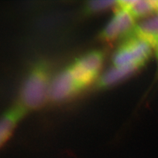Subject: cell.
<instances>
[{
	"label": "cell",
	"instance_id": "6da1fadb",
	"mask_svg": "<svg viewBox=\"0 0 158 158\" xmlns=\"http://www.w3.org/2000/svg\"><path fill=\"white\" fill-rule=\"evenodd\" d=\"M51 72L45 62L34 64L29 72L21 92V104L27 110H38L48 98Z\"/></svg>",
	"mask_w": 158,
	"mask_h": 158
},
{
	"label": "cell",
	"instance_id": "7a4b0ae2",
	"mask_svg": "<svg viewBox=\"0 0 158 158\" xmlns=\"http://www.w3.org/2000/svg\"><path fill=\"white\" fill-rule=\"evenodd\" d=\"M153 49L154 48L151 42L134 32L125 38L115 51L113 65H135L142 68L150 58Z\"/></svg>",
	"mask_w": 158,
	"mask_h": 158
},
{
	"label": "cell",
	"instance_id": "3957f363",
	"mask_svg": "<svg viewBox=\"0 0 158 158\" xmlns=\"http://www.w3.org/2000/svg\"><path fill=\"white\" fill-rule=\"evenodd\" d=\"M117 6L114 16L100 35L102 40L107 42L123 38L125 39L134 34L135 30V18L127 9L117 4Z\"/></svg>",
	"mask_w": 158,
	"mask_h": 158
},
{
	"label": "cell",
	"instance_id": "277c9868",
	"mask_svg": "<svg viewBox=\"0 0 158 158\" xmlns=\"http://www.w3.org/2000/svg\"><path fill=\"white\" fill-rule=\"evenodd\" d=\"M80 91L69 66L51 81L48 98L53 102H62Z\"/></svg>",
	"mask_w": 158,
	"mask_h": 158
},
{
	"label": "cell",
	"instance_id": "5b68a950",
	"mask_svg": "<svg viewBox=\"0 0 158 158\" xmlns=\"http://www.w3.org/2000/svg\"><path fill=\"white\" fill-rule=\"evenodd\" d=\"M27 111L21 103L17 104L7 110L1 116L0 121V145L1 148L9 141L19 122L23 118Z\"/></svg>",
	"mask_w": 158,
	"mask_h": 158
},
{
	"label": "cell",
	"instance_id": "8992f818",
	"mask_svg": "<svg viewBox=\"0 0 158 158\" xmlns=\"http://www.w3.org/2000/svg\"><path fill=\"white\" fill-rule=\"evenodd\" d=\"M141 68L135 65H127L115 66L109 69L99 78L97 87L99 89H104L122 81L134 73Z\"/></svg>",
	"mask_w": 158,
	"mask_h": 158
},
{
	"label": "cell",
	"instance_id": "52a82bcc",
	"mask_svg": "<svg viewBox=\"0 0 158 158\" xmlns=\"http://www.w3.org/2000/svg\"><path fill=\"white\" fill-rule=\"evenodd\" d=\"M117 4L127 9L135 18L149 17L158 9V1L123 0L117 1Z\"/></svg>",
	"mask_w": 158,
	"mask_h": 158
},
{
	"label": "cell",
	"instance_id": "ba28073f",
	"mask_svg": "<svg viewBox=\"0 0 158 158\" xmlns=\"http://www.w3.org/2000/svg\"><path fill=\"white\" fill-rule=\"evenodd\" d=\"M104 60L102 52L94 51L85 53L76 60V62L86 70L93 73L98 74Z\"/></svg>",
	"mask_w": 158,
	"mask_h": 158
},
{
	"label": "cell",
	"instance_id": "9c48e42d",
	"mask_svg": "<svg viewBox=\"0 0 158 158\" xmlns=\"http://www.w3.org/2000/svg\"><path fill=\"white\" fill-rule=\"evenodd\" d=\"M134 32L148 40L153 45L158 36V15L146 19L139 24L136 25Z\"/></svg>",
	"mask_w": 158,
	"mask_h": 158
},
{
	"label": "cell",
	"instance_id": "30bf717a",
	"mask_svg": "<svg viewBox=\"0 0 158 158\" xmlns=\"http://www.w3.org/2000/svg\"><path fill=\"white\" fill-rule=\"evenodd\" d=\"M117 1L108 0H93L89 1L85 4V10L87 12H96L106 10L117 4Z\"/></svg>",
	"mask_w": 158,
	"mask_h": 158
},
{
	"label": "cell",
	"instance_id": "8fae6325",
	"mask_svg": "<svg viewBox=\"0 0 158 158\" xmlns=\"http://www.w3.org/2000/svg\"><path fill=\"white\" fill-rule=\"evenodd\" d=\"M153 45L154 49H155L156 51H158V36L155 40V41L153 44Z\"/></svg>",
	"mask_w": 158,
	"mask_h": 158
},
{
	"label": "cell",
	"instance_id": "7c38bea8",
	"mask_svg": "<svg viewBox=\"0 0 158 158\" xmlns=\"http://www.w3.org/2000/svg\"><path fill=\"white\" fill-rule=\"evenodd\" d=\"M156 55H157V57H158V51H156Z\"/></svg>",
	"mask_w": 158,
	"mask_h": 158
},
{
	"label": "cell",
	"instance_id": "4fadbf2b",
	"mask_svg": "<svg viewBox=\"0 0 158 158\" xmlns=\"http://www.w3.org/2000/svg\"><path fill=\"white\" fill-rule=\"evenodd\" d=\"M157 14H157V15H158V11H157Z\"/></svg>",
	"mask_w": 158,
	"mask_h": 158
}]
</instances>
